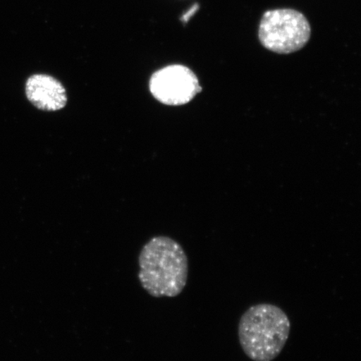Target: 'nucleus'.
Wrapping results in <instances>:
<instances>
[{
  "label": "nucleus",
  "mask_w": 361,
  "mask_h": 361,
  "mask_svg": "<svg viewBox=\"0 0 361 361\" xmlns=\"http://www.w3.org/2000/svg\"><path fill=\"white\" fill-rule=\"evenodd\" d=\"M138 278L149 295L173 298L186 286L188 260L182 246L169 237L158 236L142 247Z\"/></svg>",
  "instance_id": "f257e3e1"
},
{
  "label": "nucleus",
  "mask_w": 361,
  "mask_h": 361,
  "mask_svg": "<svg viewBox=\"0 0 361 361\" xmlns=\"http://www.w3.org/2000/svg\"><path fill=\"white\" fill-rule=\"evenodd\" d=\"M290 328V319L279 307L266 303L252 305L239 320V343L252 360L272 361L286 346Z\"/></svg>",
  "instance_id": "f03ea898"
},
{
  "label": "nucleus",
  "mask_w": 361,
  "mask_h": 361,
  "mask_svg": "<svg viewBox=\"0 0 361 361\" xmlns=\"http://www.w3.org/2000/svg\"><path fill=\"white\" fill-rule=\"evenodd\" d=\"M311 28L303 13L291 8L269 11L262 17L259 38L269 51L291 54L309 42Z\"/></svg>",
  "instance_id": "7ed1b4c3"
},
{
  "label": "nucleus",
  "mask_w": 361,
  "mask_h": 361,
  "mask_svg": "<svg viewBox=\"0 0 361 361\" xmlns=\"http://www.w3.org/2000/svg\"><path fill=\"white\" fill-rule=\"evenodd\" d=\"M149 88L158 102L168 106L185 105L202 92L197 75L182 65L166 66L154 72Z\"/></svg>",
  "instance_id": "20e7f679"
},
{
  "label": "nucleus",
  "mask_w": 361,
  "mask_h": 361,
  "mask_svg": "<svg viewBox=\"0 0 361 361\" xmlns=\"http://www.w3.org/2000/svg\"><path fill=\"white\" fill-rule=\"evenodd\" d=\"M26 97L39 110L56 111L67 103L66 90L53 76L45 74L31 75L25 85Z\"/></svg>",
  "instance_id": "39448f33"
}]
</instances>
